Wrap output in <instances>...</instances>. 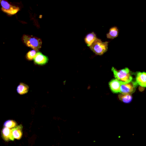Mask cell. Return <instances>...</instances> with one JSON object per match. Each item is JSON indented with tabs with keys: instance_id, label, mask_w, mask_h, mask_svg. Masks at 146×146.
<instances>
[{
	"instance_id": "6da1fadb",
	"label": "cell",
	"mask_w": 146,
	"mask_h": 146,
	"mask_svg": "<svg viewBox=\"0 0 146 146\" xmlns=\"http://www.w3.org/2000/svg\"><path fill=\"white\" fill-rule=\"evenodd\" d=\"M111 70L113 72L114 77L116 79L121 82L123 84L128 83L132 81L131 72L128 68H124L119 71H117L114 67H112Z\"/></svg>"
},
{
	"instance_id": "7a4b0ae2",
	"label": "cell",
	"mask_w": 146,
	"mask_h": 146,
	"mask_svg": "<svg viewBox=\"0 0 146 146\" xmlns=\"http://www.w3.org/2000/svg\"><path fill=\"white\" fill-rule=\"evenodd\" d=\"M23 40L24 43L27 46L36 51L42 47V40L36 36L28 35H23Z\"/></svg>"
},
{
	"instance_id": "3957f363",
	"label": "cell",
	"mask_w": 146,
	"mask_h": 146,
	"mask_svg": "<svg viewBox=\"0 0 146 146\" xmlns=\"http://www.w3.org/2000/svg\"><path fill=\"white\" fill-rule=\"evenodd\" d=\"M90 49L96 55H101L108 50V42H103L100 39L96 38L94 43L90 46Z\"/></svg>"
},
{
	"instance_id": "277c9868",
	"label": "cell",
	"mask_w": 146,
	"mask_h": 146,
	"mask_svg": "<svg viewBox=\"0 0 146 146\" xmlns=\"http://www.w3.org/2000/svg\"><path fill=\"white\" fill-rule=\"evenodd\" d=\"M0 4L1 5V10L9 15H14L19 10V7L12 5L5 0H0Z\"/></svg>"
},
{
	"instance_id": "5b68a950",
	"label": "cell",
	"mask_w": 146,
	"mask_h": 146,
	"mask_svg": "<svg viewBox=\"0 0 146 146\" xmlns=\"http://www.w3.org/2000/svg\"><path fill=\"white\" fill-rule=\"evenodd\" d=\"M137 86V84L136 82H131L128 83L122 84L120 89V92L121 94H131L135 92L136 87Z\"/></svg>"
},
{
	"instance_id": "8992f818",
	"label": "cell",
	"mask_w": 146,
	"mask_h": 146,
	"mask_svg": "<svg viewBox=\"0 0 146 146\" xmlns=\"http://www.w3.org/2000/svg\"><path fill=\"white\" fill-rule=\"evenodd\" d=\"M136 82L141 87L146 88V72H137L136 73Z\"/></svg>"
},
{
	"instance_id": "52a82bcc",
	"label": "cell",
	"mask_w": 146,
	"mask_h": 146,
	"mask_svg": "<svg viewBox=\"0 0 146 146\" xmlns=\"http://www.w3.org/2000/svg\"><path fill=\"white\" fill-rule=\"evenodd\" d=\"M48 60V58L47 56L43 55L40 52H37L34 59V61L36 64L38 65H44L46 64Z\"/></svg>"
},
{
	"instance_id": "ba28073f",
	"label": "cell",
	"mask_w": 146,
	"mask_h": 146,
	"mask_svg": "<svg viewBox=\"0 0 146 146\" xmlns=\"http://www.w3.org/2000/svg\"><path fill=\"white\" fill-rule=\"evenodd\" d=\"M123 84L121 82L117 79H112L109 82V86L113 93L120 92V89L121 84Z\"/></svg>"
},
{
	"instance_id": "9c48e42d",
	"label": "cell",
	"mask_w": 146,
	"mask_h": 146,
	"mask_svg": "<svg viewBox=\"0 0 146 146\" xmlns=\"http://www.w3.org/2000/svg\"><path fill=\"white\" fill-rule=\"evenodd\" d=\"M1 136L2 139L6 141H9L10 140L14 141V139L13 138L11 133V129L4 127L2 128L1 131Z\"/></svg>"
},
{
	"instance_id": "30bf717a",
	"label": "cell",
	"mask_w": 146,
	"mask_h": 146,
	"mask_svg": "<svg viewBox=\"0 0 146 146\" xmlns=\"http://www.w3.org/2000/svg\"><path fill=\"white\" fill-rule=\"evenodd\" d=\"M22 125H17L15 127L11 129V133L14 139L19 140L22 136Z\"/></svg>"
},
{
	"instance_id": "8fae6325",
	"label": "cell",
	"mask_w": 146,
	"mask_h": 146,
	"mask_svg": "<svg viewBox=\"0 0 146 146\" xmlns=\"http://www.w3.org/2000/svg\"><path fill=\"white\" fill-rule=\"evenodd\" d=\"M96 38H97L95 34L94 33H91L86 35L84 39V41L87 44V46L90 47L94 43V42L96 40Z\"/></svg>"
},
{
	"instance_id": "7c38bea8",
	"label": "cell",
	"mask_w": 146,
	"mask_h": 146,
	"mask_svg": "<svg viewBox=\"0 0 146 146\" xmlns=\"http://www.w3.org/2000/svg\"><path fill=\"white\" fill-rule=\"evenodd\" d=\"M29 87L25 83H21L17 88V91L18 94L21 95H23L26 94L29 91Z\"/></svg>"
},
{
	"instance_id": "4fadbf2b",
	"label": "cell",
	"mask_w": 146,
	"mask_h": 146,
	"mask_svg": "<svg viewBox=\"0 0 146 146\" xmlns=\"http://www.w3.org/2000/svg\"><path fill=\"white\" fill-rule=\"evenodd\" d=\"M119 99L121 102L125 103H129L132 100V96L131 94H120L118 96Z\"/></svg>"
},
{
	"instance_id": "5bb4252c",
	"label": "cell",
	"mask_w": 146,
	"mask_h": 146,
	"mask_svg": "<svg viewBox=\"0 0 146 146\" xmlns=\"http://www.w3.org/2000/svg\"><path fill=\"white\" fill-rule=\"evenodd\" d=\"M118 34L119 31L117 28L116 27H112L110 29L108 33L107 34V37L110 39H113L117 36Z\"/></svg>"
},
{
	"instance_id": "9a60e30c",
	"label": "cell",
	"mask_w": 146,
	"mask_h": 146,
	"mask_svg": "<svg viewBox=\"0 0 146 146\" xmlns=\"http://www.w3.org/2000/svg\"><path fill=\"white\" fill-rule=\"evenodd\" d=\"M17 125V122L13 120H8L6 121L3 124L4 127H6L10 129H12L15 127Z\"/></svg>"
},
{
	"instance_id": "2e32d148",
	"label": "cell",
	"mask_w": 146,
	"mask_h": 146,
	"mask_svg": "<svg viewBox=\"0 0 146 146\" xmlns=\"http://www.w3.org/2000/svg\"><path fill=\"white\" fill-rule=\"evenodd\" d=\"M36 53H37V51H36V50H30L26 54L27 59L29 60H34Z\"/></svg>"
}]
</instances>
